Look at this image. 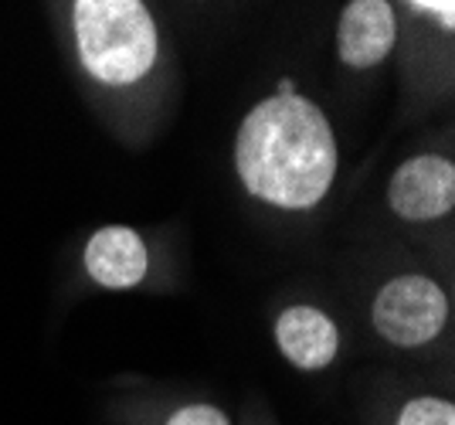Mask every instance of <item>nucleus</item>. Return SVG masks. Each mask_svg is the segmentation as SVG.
<instances>
[{
    "mask_svg": "<svg viewBox=\"0 0 455 425\" xmlns=\"http://www.w3.org/2000/svg\"><path fill=\"white\" fill-rule=\"evenodd\" d=\"M337 136L316 102L299 92L262 99L238 126L235 171L272 208L309 212L337 177Z\"/></svg>",
    "mask_w": 455,
    "mask_h": 425,
    "instance_id": "1",
    "label": "nucleus"
},
{
    "mask_svg": "<svg viewBox=\"0 0 455 425\" xmlns=\"http://www.w3.org/2000/svg\"><path fill=\"white\" fill-rule=\"evenodd\" d=\"M76 48L85 72L102 85H136L156 61V24L143 0H76Z\"/></svg>",
    "mask_w": 455,
    "mask_h": 425,
    "instance_id": "2",
    "label": "nucleus"
},
{
    "mask_svg": "<svg viewBox=\"0 0 455 425\" xmlns=\"http://www.w3.org/2000/svg\"><path fill=\"white\" fill-rule=\"evenodd\" d=\"M374 330L395 348L432 344L449 320V296L435 279L404 272L384 283L371 307Z\"/></svg>",
    "mask_w": 455,
    "mask_h": 425,
    "instance_id": "3",
    "label": "nucleus"
},
{
    "mask_svg": "<svg viewBox=\"0 0 455 425\" xmlns=\"http://www.w3.org/2000/svg\"><path fill=\"white\" fill-rule=\"evenodd\" d=\"M391 212L404 221H435L455 204V167L445 156H411L387 184Z\"/></svg>",
    "mask_w": 455,
    "mask_h": 425,
    "instance_id": "4",
    "label": "nucleus"
},
{
    "mask_svg": "<svg viewBox=\"0 0 455 425\" xmlns=\"http://www.w3.org/2000/svg\"><path fill=\"white\" fill-rule=\"evenodd\" d=\"M398 38L387 0H350L337 24V52L350 68H374L391 55Z\"/></svg>",
    "mask_w": 455,
    "mask_h": 425,
    "instance_id": "5",
    "label": "nucleus"
},
{
    "mask_svg": "<svg viewBox=\"0 0 455 425\" xmlns=\"http://www.w3.org/2000/svg\"><path fill=\"white\" fill-rule=\"evenodd\" d=\"M147 245L126 225H106L85 245V272L106 290H133L147 279Z\"/></svg>",
    "mask_w": 455,
    "mask_h": 425,
    "instance_id": "6",
    "label": "nucleus"
},
{
    "mask_svg": "<svg viewBox=\"0 0 455 425\" xmlns=\"http://www.w3.org/2000/svg\"><path fill=\"white\" fill-rule=\"evenodd\" d=\"M275 341L289 365L299 371H323L337 361L340 350V330L316 307H289L275 320Z\"/></svg>",
    "mask_w": 455,
    "mask_h": 425,
    "instance_id": "7",
    "label": "nucleus"
},
{
    "mask_svg": "<svg viewBox=\"0 0 455 425\" xmlns=\"http://www.w3.org/2000/svg\"><path fill=\"white\" fill-rule=\"evenodd\" d=\"M395 425H455V405L435 395H421L401 405Z\"/></svg>",
    "mask_w": 455,
    "mask_h": 425,
    "instance_id": "8",
    "label": "nucleus"
},
{
    "mask_svg": "<svg viewBox=\"0 0 455 425\" xmlns=\"http://www.w3.org/2000/svg\"><path fill=\"white\" fill-rule=\"evenodd\" d=\"M164 425H231L228 415L214 405H184L177 408Z\"/></svg>",
    "mask_w": 455,
    "mask_h": 425,
    "instance_id": "9",
    "label": "nucleus"
},
{
    "mask_svg": "<svg viewBox=\"0 0 455 425\" xmlns=\"http://www.w3.org/2000/svg\"><path fill=\"white\" fill-rule=\"evenodd\" d=\"M411 4H415V7H421V11H432V14H438L445 28H452V18H455L452 0H411Z\"/></svg>",
    "mask_w": 455,
    "mask_h": 425,
    "instance_id": "10",
    "label": "nucleus"
}]
</instances>
